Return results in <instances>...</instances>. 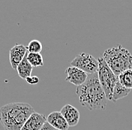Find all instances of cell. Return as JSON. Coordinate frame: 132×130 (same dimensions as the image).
Listing matches in <instances>:
<instances>
[{"label":"cell","instance_id":"16","mask_svg":"<svg viewBox=\"0 0 132 130\" xmlns=\"http://www.w3.org/2000/svg\"><path fill=\"white\" fill-rule=\"evenodd\" d=\"M26 81L29 84L35 85V84H37L39 83V78L38 76H30L26 79Z\"/></svg>","mask_w":132,"mask_h":130},{"label":"cell","instance_id":"10","mask_svg":"<svg viewBox=\"0 0 132 130\" xmlns=\"http://www.w3.org/2000/svg\"><path fill=\"white\" fill-rule=\"evenodd\" d=\"M47 122L56 130H68L69 126L60 111H53L47 117Z\"/></svg>","mask_w":132,"mask_h":130},{"label":"cell","instance_id":"1","mask_svg":"<svg viewBox=\"0 0 132 130\" xmlns=\"http://www.w3.org/2000/svg\"><path fill=\"white\" fill-rule=\"evenodd\" d=\"M76 93L80 103L89 111L106 108L108 100L99 82L98 72L88 74L86 81L77 87Z\"/></svg>","mask_w":132,"mask_h":130},{"label":"cell","instance_id":"7","mask_svg":"<svg viewBox=\"0 0 132 130\" xmlns=\"http://www.w3.org/2000/svg\"><path fill=\"white\" fill-rule=\"evenodd\" d=\"M27 49L23 44H16L10 50L9 59L11 67L14 69H16L18 65L26 56Z\"/></svg>","mask_w":132,"mask_h":130},{"label":"cell","instance_id":"11","mask_svg":"<svg viewBox=\"0 0 132 130\" xmlns=\"http://www.w3.org/2000/svg\"><path fill=\"white\" fill-rule=\"evenodd\" d=\"M33 67L30 65V63L28 62L26 56L24 57V59L21 61V63L18 65L16 68V71L18 75L22 79H26L27 78L30 77L32 74Z\"/></svg>","mask_w":132,"mask_h":130},{"label":"cell","instance_id":"12","mask_svg":"<svg viewBox=\"0 0 132 130\" xmlns=\"http://www.w3.org/2000/svg\"><path fill=\"white\" fill-rule=\"evenodd\" d=\"M130 92H131V89L125 87L119 83V81H118L116 83L113 91L112 101L115 102L117 100H119L121 98L126 97L130 93Z\"/></svg>","mask_w":132,"mask_h":130},{"label":"cell","instance_id":"15","mask_svg":"<svg viewBox=\"0 0 132 130\" xmlns=\"http://www.w3.org/2000/svg\"><path fill=\"white\" fill-rule=\"evenodd\" d=\"M42 48H43L42 44L38 40H32L26 47L28 52L32 53H40L42 50Z\"/></svg>","mask_w":132,"mask_h":130},{"label":"cell","instance_id":"8","mask_svg":"<svg viewBox=\"0 0 132 130\" xmlns=\"http://www.w3.org/2000/svg\"><path fill=\"white\" fill-rule=\"evenodd\" d=\"M47 121L44 114L34 112L28 118L21 130H39Z\"/></svg>","mask_w":132,"mask_h":130},{"label":"cell","instance_id":"3","mask_svg":"<svg viewBox=\"0 0 132 130\" xmlns=\"http://www.w3.org/2000/svg\"><path fill=\"white\" fill-rule=\"evenodd\" d=\"M103 59L116 76L124 71L131 69L132 55L122 45L106 50L103 53Z\"/></svg>","mask_w":132,"mask_h":130},{"label":"cell","instance_id":"13","mask_svg":"<svg viewBox=\"0 0 132 130\" xmlns=\"http://www.w3.org/2000/svg\"><path fill=\"white\" fill-rule=\"evenodd\" d=\"M119 83L126 88L132 89V69L124 71L118 76Z\"/></svg>","mask_w":132,"mask_h":130},{"label":"cell","instance_id":"14","mask_svg":"<svg viewBox=\"0 0 132 130\" xmlns=\"http://www.w3.org/2000/svg\"><path fill=\"white\" fill-rule=\"evenodd\" d=\"M26 59L32 67H40L44 65L43 57L41 53H28L26 54Z\"/></svg>","mask_w":132,"mask_h":130},{"label":"cell","instance_id":"9","mask_svg":"<svg viewBox=\"0 0 132 130\" xmlns=\"http://www.w3.org/2000/svg\"><path fill=\"white\" fill-rule=\"evenodd\" d=\"M60 113L62 114L69 126H75L80 120L79 111L71 105H66L61 110Z\"/></svg>","mask_w":132,"mask_h":130},{"label":"cell","instance_id":"17","mask_svg":"<svg viewBox=\"0 0 132 130\" xmlns=\"http://www.w3.org/2000/svg\"><path fill=\"white\" fill-rule=\"evenodd\" d=\"M39 130H56L54 127H53L50 123L46 121V123L43 125V126L41 127Z\"/></svg>","mask_w":132,"mask_h":130},{"label":"cell","instance_id":"6","mask_svg":"<svg viewBox=\"0 0 132 130\" xmlns=\"http://www.w3.org/2000/svg\"><path fill=\"white\" fill-rule=\"evenodd\" d=\"M65 74L67 75L66 81L77 87L82 85L88 77V74L86 72L74 66L68 67L65 70Z\"/></svg>","mask_w":132,"mask_h":130},{"label":"cell","instance_id":"4","mask_svg":"<svg viewBox=\"0 0 132 130\" xmlns=\"http://www.w3.org/2000/svg\"><path fill=\"white\" fill-rule=\"evenodd\" d=\"M98 69L97 72L99 82L105 93L107 100L110 101L112 100L113 91L116 83L119 81V78L118 76H116L109 68L103 57H99L98 59Z\"/></svg>","mask_w":132,"mask_h":130},{"label":"cell","instance_id":"2","mask_svg":"<svg viewBox=\"0 0 132 130\" xmlns=\"http://www.w3.org/2000/svg\"><path fill=\"white\" fill-rule=\"evenodd\" d=\"M34 112L32 106L27 103H8L0 108V123L5 130H21Z\"/></svg>","mask_w":132,"mask_h":130},{"label":"cell","instance_id":"5","mask_svg":"<svg viewBox=\"0 0 132 130\" xmlns=\"http://www.w3.org/2000/svg\"><path fill=\"white\" fill-rule=\"evenodd\" d=\"M71 65L83 71L87 74L96 73L98 69V62L89 53H82L71 62Z\"/></svg>","mask_w":132,"mask_h":130}]
</instances>
